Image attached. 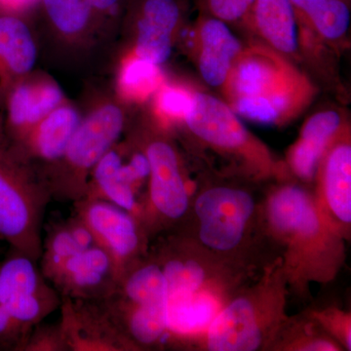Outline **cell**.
<instances>
[{"label":"cell","instance_id":"cell-18","mask_svg":"<svg viewBox=\"0 0 351 351\" xmlns=\"http://www.w3.org/2000/svg\"><path fill=\"white\" fill-rule=\"evenodd\" d=\"M262 341L255 309L248 300L239 299L215 316L208 332V346L215 351H252Z\"/></svg>","mask_w":351,"mask_h":351},{"label":"cell","instance_id":"cell-30","mask_svg":"<svg viewBox=\"0 0 351 351\" xmlns=\"http://www.w3.org/2000/svg\"><path fill=\"white\" fill-rule=\"evenodd\" d=\"M31 331L0 306V350L21 351Z\"/></svg>","mask_w":351,"mask_h":351},{"label":"cell","instance_id":"cell-13","mask_svg":"<svg viewBox=\"0 0 351 351\" xmlns=\"http://www.w3.org/2000/svg\"><path fill=\"white\" fill-rule=\"evenodd\" d=\"M182 12L178 0H141L137 8L136 56L156 66L165 64L172 53Z\"/></svg>","mask_w":351,"mask_h":351},{"label":"cell","instance_id":"cell-25","mask_svg":"<svg viewBox=\"0 0 351 351\" xmlns=\"http://www.w3.org/2000/svg\"><path fill=\"white\" fill-rule=\"evenodd\" d=\"M161 269L167 285V299L193 294L197 292L204 280V271L195 261L170 260L165 262Z\"/></svg>","mask_w":351,"mask_h":351},{"label":"cell","instance_id":"cell-28","mask_svg":"<svg viewBox=\"0 0 351 351\" xmlns=\"http://www.w3.org/2000/svg\"><path fill=\"white\" fill-rule=\"evenodd\" d=\"M256 0H197L205 15L223 21L226 24L244 22Z\"/></svg>","mask_w":351,"mask_h":351},{"label":"cell","instance_id":"cell-16","mask_svg":"<svg viewBox=\"0 0 351 351\" xmlns=\"http://www.w3.org/2000/svg\"><path fill=\"white\" fill-rule=\"evenodd\" d=\"M244 22L263 43L289 59L299 52L298 19L289 0H256Z\"/></svg>","mask_w":351,"mask_h":351},{"label":"cell","instance_id":"cell-9","mask_svg":"<svg viewBox=\"0 0 351 351\" xmlns=\"http://www.w3.org/2000/svg\"><path fill=\"white\" fill-rule=\"evenodd\" d=\"M184 122L196 137L223 151H242L253 141L239 115L226 101L203 92L193 91Z\"/></svg>","mask_w":351,"mask_h":351},{"label":"cell","instance_id":"cell-21","mask_svg":"<svg viewBox=\"0 0 351 351\" xmlns=\"http://www.w3.org/2000/svg\"><path fill=\"white\" fill-rule=\"evenodd\" d=\"M217 306L206 295H178L167 299L168 330L175 332L197 331L211 324Z\"/></svg>","mask_w":351,"mask_h":351},{"label":"cell","instance_id":"cell-4","mask_svg":"<svg viewBox=\"0 0 351 351\" xmlns=\"http://www.w3.org/2000/svg\"><path fill=\"white\" fill-rule=\"evenodd\" d=\"M62 298L44 277L38 261L10 248L0 263V306L32 329L60 308Z\"/></svg>","mask_w":351,"mask_h":351},{"label":"cell","instance_id":"cell-1","mask_svg":"<svg viewBox=\"0 0 351 351\" xmlns=\"http://www.w3.org/2000/svg\"><path fill=\"white\" fill-rule=\"evenodd\" d=\"M221 90L239 117L267 125L295 119L316 96L307 75L263 43L244 46Z\"/></svg>","mask_w":351,"mask_h":351},{"label":"cell","instance_id":"cell-20","mask_svg":"<svg viewBox=\"0 0 351 351\" xmlns=\"http://www.w3.org/2000/svg\"><path fill=\"white\" fill-rule=\"evenodd\" d=\"M323 182L328 203L345 223L351 221V147L339 142L330 151L323 168Z\"/></svg>","mask_w":351,"mask_h":351},{"label":"cell","instance_id":"cell-17","mask_svg":"<svg viewBox=\"0 0 351 351\" xmlns=\"http://www.w3.org/2000/svg\"><path fill=\"white\" fill-rule=\"evenodd\" d=\"M96 245L89 228L75 213L66 219L44 223L43 248L38 265L51 281L64 263L80 252Z\"/></svg>","mask_w":351,"mask_h":351},{"label":"cell","instance_id":"cell-23","mask_svg":"<svg viewBox=\"0 0 351 351\" xmlns=\"http://www.w3.org/2000/svg\"><path fill=\"white\" fill-rule=\"evenodd\" d=\"M163 85L160 66L141 59L135 54L128 58L119 75V90L134 101L147 99Z\"/></svg>","mask_w":351,"mask_h":351},{"label":"cell","instance_id":"cell-27","mask_svg":"<svg viewBox=\"0 0 351 351\" xmlns=\"http://www.w3.org/2000/svg\"><path fill=\"white\" fill-rule=\"evenodd\" d=\"M193 91L178 85H162L156 92V112L163 119L184 121L193 101Z\"/></svg>","mask_w":351,"mask_h":351},{"label":"cell","instance_id":"cell-26","mask_svg":"<svg viewBox=\"0 0 351 351\" xmlns=\"http://www.w3.org/2000/svg\"><path fill=\"white\" fill-rule=\"evenodd\" d=\"M341 126V117L336 110L314 113L302 126L300 141L322 156L330 141L337 135Z\"/></svg>","mask_w":351,"mask_h":351},{"label":"cell","instance_id":"cell-8","mask_svg":"<svg viewBox=\"0 0 351 351\" xmlns=\"http://www.w3.org/2000/svg\"><path fill=\"white\" fill-rule=\"evenodd\" d=\"M119 278L112 257L96 244L66 261L50 283L61 298L101 302L114 292Z\"/></svg>","mask_w":351,"mask_h":351},{"label":"cell","instance_id":"cell-31","mask_svg":"<svg viewBox=\"0 0 351 351\" xmlns=\"http://www.w3.org/2000/svg\"><path fill=\"white\" fill-rule=\"evenodd\" d=\"M38 0H0V14H13L27 10L31 8Z\"/></svg>","mask_w":351,"mask_h":351},{"label":"cell","instance_id":"cell-24","mask_svg":"<svg viewBox=\"0 0 351 351\" xmlns=\"http://www.w3.org/2000/svg\"><path fill=\"white\" fill-rule=\"evenodd\" d=\"M50 22L64 36L84 32L96 14L88 0H43Z\"/></svg>","mask_w":351,"mask_h":351},{"label":"cell","instance_id":"cell-7","mask_svg":"<svg viewBox=\"0 0 351 351\" xmlns=\"http://www.w3.org/2000/svg\"><path fill=\"white\" fill-rule=\"evenodd\" d=\"M60 326L68 351H122L135 348L113 322L103 301L62 298Z\"/></svg>","mask_w":351,"mask_h":351},{"label":"cell","instance_id":"cell-33","mask_svg":"<svg viewBox=\"0 0 351 351\" xmlns=\"http://www.w3.org/2000/svg\"><path fill=\"white\" fill-rule=\"evenodd\" d=\"M289 1L294 8L295 16H300L326 0H289Z\"/></svg>","mask_w":351,"mask_h":351},{"label":"cell","instance_id":"cell-32","mask_svg":"<svg viewBox=\"0 0 351 351\" xmlns=\"http://www.w3.org/2000/svg\"><path fill=\"white\" fill-rule=\"evenodd\" d=\"M95 14L112 12L119 5L120 0H88Z\"/></svg>","mask_w":351,"mask_h":351},{"label":"cell","instance_id":"cell-11","mask_svg":"<svg viewBox=\"0 0 351 351\" xmlns=\"http://www.w3.org/2000/svg\"><path fill=\"white\" fill-rule=\"evenodd\" d=\"M64 95L56 83L49 80H19L9 90L4 100L3 119L7 137L20 145L39 122L63 103Z\"/></svg>","mask_w":351,"mask_h":351},{"label":"cell","instance_id":"cell-15","mask_svg":"<svg viewBox=\"0 0 351 351\" xmlns=\"http://www.w3.org/2000/svg\"><path fill=\"white\" fill-rule=\"evenodd\" d=\"M137 189L117 143L92 170L84 198L108 201L140 219Z\"/></svg>","mask_w":351,"mask_h":351},{"label":"cell","instance_id":"cell-12","mask_svg":"<svg viewBox=\"0 0 351 351\" xmlns=\"http://www.w3.org/2000/svg\"><path fill=\"white\" fill-rule=\"evenodd\" d=\"M82 119L75 108L59 106L41 120L20 145H15L31 160L46 182L64 158Z\"/></svg>","mask_w":351,"mask_h":351},{"label":"cell","instance_id":"cell-6","mask_svg":"<svg viewBox=\"0 0 351 351\" xmlns=\"http://www.w3.org/2000/svg\"><path fill=\"white\" fill-rule=\"evenodd\" d=\"M253 211L254 201L245 191L228 188L205 191L195 203L201 240L216 250H230L243 237Z\"/></svg>","mask_w":351,"mask_h":351},{"label":"cell","instance_id":"cell-3","mask_svg":"<svg viewBox=\"0 0 351 351\" xmlns=\"http://www.w3.org/2000/svg\"><path fill=\"white\" fill-rule=\"evenodd\" d=\"M125 128V117L114 104L101 106L82 119L64 158L47 179L53 200L84 198L88 180L99 160L112 149Z\"/></svg>","mask_w":351,"mask_h":351},{"label":"cell","instance_id":"cell-29","mask_svg":"<svg viewBox=\"0 0 351 351\" xmlns=\"http://www.w3.org/2000/svg\"><path fill=\"white\" fill-rule=\"evenodd\" d=\"M21 351H68L59 321L54 324L41 322L36 325Z\"/></svg>","mask_w":351,"mask_h":351},{"label":"cell","instance_id":"cell-34","mask_svg":"<svg viewBox=\"0 0 351 351\" xmlns=\"http://www.w3.org/2000/svg\"><path fill=\"white\" fill-rule=\"evenodd\" d=\"M334 346L327 341H314L304 348V350H335Z\"/></svg>","mask_w":351,"mask_h":351},{"label":"cell","instance_id":"cell-10","mask_svg":"<svg viewBox=\"0 0 351 351\" xmlns=\"http://www.w3.org/2000/svg\"><path fill=\"white\" fill-rule=\"evenodd\" d=\"M144 152L151 167L149 202L152 211L167 221L182 218L188 210L189 196L174 147L166 141L154 140Z\"/></svg>","mask_w":351,"mask_h":351},{"label":"cell","instance_id":"cell-22","mask_svg":"<svg viewBox=\"0 0 351 351\" xmlns=\"http://www.w3.org/2000/svg\"><path fill=\"white\" fill-rule=\"evenodd\" d=\"M297 19L325 41L336 43L345 38L350 27V0H326Z\"/></svg>","mask_w":351,"mask_h":351},{"label":"cell","instance_id":"cell-5","mask_svg":"<svg viewBox=\"0 0 351 351\" xmlns=\"http://www.w3.org/2000/svg\"><path fill=\"white\" fill-rule=\"evenodd\" d=\"M73 206V213L87 226L96 244L112 257L120 276L138 262L144 237L138 217L96 198H82Z\"/></svg>","mask_w":351,"mask_h":351},{"label":"cell","instance_id":"cell-14","mask_svg":"<svg viewBox=\"0 0 351 351\" xmlns=\"http://www.w3.org/2000/svg\"><path fill=\"white\" fill-rule=\"evenodd\" d=\"M195 34V59L201 77L210 86L223 88L244 46L226 23L205 14L196 24Z\"/></svg>","mask_w":351,"mask_h":351},{"label":"cell","instance_id":"cell-2","mask_svg":"<svg viewBox=\"0 0 351 351\" xmlns=\"http://www.w3.org/2000/svg\"><path fill=\"white\" fill-rule=\"evenodd\" d=\"M52 200L43 176L7 137L0 115V240L38 261Z\"/></svg>","mask_w":351,"mask_h":351},{"label":"cell","instance_id":"cell-19","mask_svg":"<svg viewBox=\"0 0 351 351\" xmlns=\"http://www.w3.org/2000/svg\"><path fill=\"white\" fill-rule=\"evenodd\" d=\"M269 218L277 230L311 237L319 228V219L308 196L301 189L287 186L277 191L269 202Z\"/></svg>","mask_w":351,"mask_h":351}]
</instances>
